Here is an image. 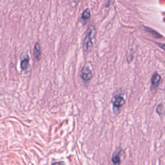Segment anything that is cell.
<instances>
[{"label":"cell","mask_w":165,"mask_h":165,"mask_svg":"<svg viewBox=\"0 0 165 165\" xmlns=\"http://www.w3.org/2000/svg\"><path fill=\"white\" fill-rule=\"evenodd\" d=\"M96 29L93 25H90L87 30L85 37L84 39L83 46L84 50L88 51L93 45V39L94 38Z\"/></svg>","instance_id":"cell-1"},{"label":"cell","mask_w":165,"mask_h":165,"mask_svg":"<svg viewBox=\"0 0 165 165\" xmlns=\"http://www.w3.org/2000/svg\"><path fill=\"white\" fill-rule=\"evenodd\" d=\"M125 103V99L121 94H117L114 97L112 100V105L114 112H117V110H119L121 107Z\"/></svg>","instance_id":"cell-2"},{"label":"cell","mask_w":165,"mask_h":165,"mask_svg":"<svg viewBox=\"0 0 165 165\" xmlns=\"http://www.w3.org/2000/svg\"><path fill=\"white\" fill-rule=\"evenodd\" d=\"M80 76L82 80L84 82H88L90 81L92 76V71L89 69L87 66H84L82 68L81 70V74H80Z\"/></svg>","instance_id":"cell-3"},{"label":"cell","mask_w":165,"mask_h":165,"mask_svg":"<svg viewBox=\"0 0 165 165\" xmlns=\"http://www.w3.org/2000/svg\"><path fill=\"white\" fill-rule=\"evenodd\" d=\"M123 154V149L121 147L115 150L112 156V163L114 165H119L121 164V157Z\"/></svg>","instance_id":"cell-4"},{"label":"cell","mask_w":165,"mask_h":165,"mask_svg":"<svg viewBox=\"0 0 165 165\" xmlns=\"http://www.w3.org/2000/svg\"><path fill=\"white\" fill-rule=\"evenodd\" d=\"M160 79H161V76L157 72H154L151 78V89H155L158 87Z\"/></svg>","instance_id":"cell-5"},{"label":"cell","mask_w":165,"mask_h":165,"mask_svg":"<svg viewBox=\"0 0 165 165\" xmlns=\"http://www.w3.org/2000/svg\"><path fill=\"white\" fill-rule=\"evenodd\" d=\"M33 51H34L33 53L35 58L37 60H39L40 57H41V47H40L39 44L38 43H36L35 44Z\"/></svg>","instance_id":"cell-6"},{"label":"cell","mask_w":165,"mask_h":165,"mask_svg":"<svg viewBox=\"0 0 165 165\" xmlns=\"http://www.w3.org/2000/svg\"><path fill=\"white\" fill-rule=\"evenodd\" d=\"M29 65V57L27 56L21 61L20 66H21V70H26L28 69Z\"/></svg>","instance_id":"cell-7"},{"label":"cell","mask_w":165,"mask_h":165,"mask_svg":"<svg viewBox=\"0 0 165 165\" xmlns=\"http://www.w3.org/2000/svg\"><path fill=\"white\" fill-rule=\"evenodd\" d=\"M144 29L146 31V32H149L150 34L152 35V36L155 37V38H160L162 37V35L159 34L158 32H156L155 30L151 29L150 28H148V27H144Z\"/></svg>","instance_id":"cell-8"},{"label":"cell","mask_w":165,"mask_h":165,"mask_svg":"<svg viewBox=\"0 0 165 165\" xmlns=\"http://www.w3.org/2000/svg\"><path fill=\"white\" fill-rule=\"evenodd\" d=\"M90 17V10L87 8V9L84 10V12L82 13L81 15V20H88Z\"/></svg>","instance_id":"cell-9"},{"label":"cell","mask_w":165,"mask_h":165,"mask_svg":"<svg viewBox=\"0 0 165 165\" xmlns=\"http://www.w3.org/2000/svg\"><path fill=\"white\" fill-rule=\"evenodd\" d=\"M163 105L162 104H159L157 106V109H156V111H157V112L159 114L161 115L163 113Z\"/></svg>","instance_id":"cell-10"},{"label":"cell","mask_w":165,"mask_h":165,"mask_svg":"<svg viewBox=\"0 0 165 165\" xmlns=\"http://www.w3.org/2000/svg\"><path fill=\"white\" fill-rule=\"evenodd\" d=\"M158 45L162 49H163V50L165 51V44L164 43H157Z\"/></svg>","instance_id":"cell-11"},{"label":"cell","mask_w":165,"mask_h":165,"mask_svg":"<svg viewBox=\"0 0 165 165\" xmlns=\"http://www.w3.org/2000/svg\"><path fill=\"white\" fill-rule=\"evenodd\" d=\"M52 165H65L63 162H56V163H53Z\"/></svg>","instance_id":"cell-12"},{"label":"cell","mask_w":165,"mask_h":165,"mask_svg":"<svg viewBox=\"0 0 165 165\" xmlns=\"http://www.w3.org/2000/svg\"><path fill=\"white\" fill-rule=\"evenodd\" d=\"M0 116H1V114H0Z\"/></svg>","instance_id":"cell-13"}]
</instances>
